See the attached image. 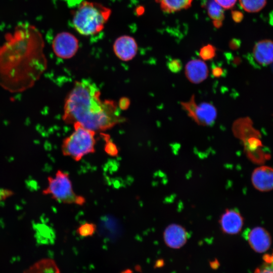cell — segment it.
I'll list each match as a JSON object with an SVG mask.
<instances>
[{"label":"cell","mask_w":273,"mask_h":273,"mask_svg":"<svg viewBox=\"0 0 273 273\" xmlns=\"http://www.w3.org/2000/svg\"><path fill=\"white\" fill-rule=\"evenodd\" d=\"M0 46V85L11 92L32 87L47 68L44 41L39 30L28 24L17 25Z\"/></svg>","instance_id":"1"},{"label":"cell","mask_w":273,"mask_h":273,"mask_svg":"<svg viewBox=\"0 0 273 273\" xmlns=\"http://www.w3.org/2000/svg\"><path fill=\"white\" fill-rule=\"evenodd\" d=\"M101 92L93 82L87 79L77 81L66 97L63 119L67 124L78 123L94 131H103L121 122L116 103L103 100Z\"/></svg>","instance_id":"2"},{"label":"cell","mask_w":273,"mask_h":273,"mask_svg":"<svg viewBox=\"0 0 273 273\" xmlns=\"http://www.w3.org/2000/svg\"><path fill=\"white\" fill-rule=\"evenodd\" d=\"M111 14V10L102 4L84 1L73 13V25L80 34L94 35L103 29Z\"/></svg>","instance_id":"3"},{"label":"cell","mask_w":273,"mask_h":273,"mask_svg":"<svg viewBox=\"0 0 273 273\" xmlns=\"http://www.w3.org/2000/svg\"><path fill=\"white\" fill-rule=\"evenodd\" d=\"M73 125L74 131L63 140L61 150L64 156L79 161L85 156L95 152L96 132L78 123Z\"/></svg>","instance_id":"4"},{"label":"cell","mask_w":273,"mask_h":273,"mask_svg":"<svg viewBox=\"0 0 273 273\" xmlns=\"http://www.w3.org/2000/svg\"><path fill=\"white\" fill-rule=\"evenodd\" d=\"M48 185L42 191V194L49 195L56 201L66 204H76L82 206L85 203V198L77 195L69 174L58 170L54 176L48 177Z\"/></svg>","instance_id":"5"},{"label":"cell","mask_w":273,"mask_h":273,"mask_svg":"<svg viewBox=\"0 0 273 273\" xmlns=\"http://www.w3.org/2000/svg\"><path fill=\"white\" fill-rule=\"evenodd\" d=\"M183 110L197 124L207 126L213 125L216 119L217 112L214 106L209 103L197 104L195 95L187 102L180 103Z\"/></svg>","instance_id":"6"},{"label":"cell","mask_w":273,"mask_h":273,"mask_svg":"<svg viewBox=\"0 0 273 273\" xmlns=\"http://www.w3.org/2000/svg\"><path fill=\"white\" fill-rule=\"evenodd\" d=\"M55 55L62 59H69L75 55L78 49V41L72 34L63 32L54 38L52 42Z\"/></svg>","instance_id":"7"},{"label":"cell","mask_w":273,"mask_h":273,"mask_svg":"<svg viewBox=\"0 0 273 273\" xmlns=\"http://www.w3.org/2000/svg\"><path fill=\"white\" fill-rule=\"evenodd\" d=\"M218 223L221 231L227 235H237L244 225V218L235 208H227L220 215Z\"/></svg>","instance_id":"8"},{"label":"cell","mask_w":273,"mask_h":273,"mask_svg":"<svg viewBox=\"0 0 273 273\" xmlns=\"http://www.w3.org/2000/svg\"><path fill=\"white\" fill-rule=\"evenodd\" d=\"M185 228L177 223H171L164 230L163 238L165 245L172 249H177L183 247L189 238Z\"/></svg>","instance_id":"9"},{"label":"cell","mask_w":273,"mask_h":273,"mask_svg":"<svg viewBox=\"0 0 273 273\" xmlns=\"http://www.w3.org/2000/svg\"><path fill=\"white\" fill-rule=\"evenodd\" d=\"M246 238L250 247L257 253L266 252L271 244L270 234L261 226H256L250 230L247 234Z\"/></svg>","instance_id":"10"},{"label":"cell","mask_w":273,"mask_h":273,"mask_svg":"<svg viewBox=\"0 0 273 273\" xmlns=\"http://www.w3.org/2000/svg\"><path fill=\"white\" fill-rule=\"evenodd\" d=\"M138 44L131 36L123 35L119 37L113 44V51L116 56L121 60L128 61L136 55Z\"/></svg>","instance_id":"11"},{"label":"cell","mask_w":273,"mask_h":273,"mask_svg":"<svg viewBox=\"0 0 273 273\" xmlns=\"http://www.w3.org/2000/svg\"><path fill=\"white\" fill-rule=\"evenodd\" d=\"M253 186L258 191L265 192L273 190V168L261 166L254 169L251 177Z\"/></svg>","instance_id":"12"},{"label":"cell","mask_w":273,"mask_h":273,"mask_svg":"<svg viewBox=\"0 0 273 273\" xmlns=\"http://www.w3.org/2000/svg\"><path fill=\"white\" fill-rule=\"evenodd\" d=\"M185 73L187 79L192 83H200L208 76V68L205 62L201 59H193L185 66Z\"/></svg>","instance_id":"13"},{"label":"cell","mask_w":273,"mask_h":273,"mask_svg":"<svg viewBox=\"0 0 273 273\" xmlns=\"http://www.w3.org/2000/svg\"><path fill=\"white\" fill-rule=\"evenodd\" d=\"M253 55L256 62L262 66L273 62V40L263 39L257 42L253 49Z\"/></svg>","instance_id":"14"},{"label":"cell","mask_w":273,"mask_h":273,"mask_svg":"<svg viewBox=\"0 0 273 273\" xmlns=\"http://www.w3.org/2000/svg\"><path fill=\"white\" fill-rule=\"evenodd\" d=\"M23 273H60V271L54 260L44 258L33 263Z\"/></svg>","instance_id":"15"},{"label":"cell","mask_w":273,"mask_h":273,"mask_svg":"<svg viewBox=\"0 0 273 273\" xmlns=\"http://www.w3.org/2000/svg\"><path fill=\"white\" fill-rule=\"evenodd\" d=\"M193 0H155L162 11L173 13L191 7Z\"/></svg>","instance_id":"16"},{"label":"cell","mask_w":273,"mask_h":273,"mask_svg":"<svg viewBox=\"0 0 273 273\" xmlns=\"http://www.w3.org/2000/svg\"><path fill=\"white\" fill-rule=\"evenodd\" d=\"M207 11L216 27H219L224 18V9L214 0H209L207 4Z\"/></svg>","instance_id":"17"},{"label":"cell","mask_w":273,"mask_h":273,"mask_svg":"<svg viewBox=\"0 0 273 273\" xmlns=\"http://www.w3.org/2000/svg\"><path fill=\"white\" fill-rule=\"evenodd\" d=\"M241 8L250 13H257L266 6L267 0H239Z\"/></svg>","instance_id":"18"},{"label":"cell","mask_w":273,"mask_h":273,"mask_svg":"<svg viewBox=\"0 0 273 273\" xmlns=\"http://www.w3.org/2000/svg\"><path fill=\"white\" fill-rule=\"evenodd\" d=\"M254 273H273V252L263 256V262L257 267Z\"/></svg>","instance_id":"19"},{"label":"cell","mask_w":273,"mask_h":273,"mask_svg":"<svg viewBox=\"0 0 273 273\" xmlns=\"http://www.w3.org/2000/svg\"><path fill=\"white\" fill-rule=\"evenodd\" d=\"M96 225L92 222H85L80 224L76 230V233L81 237L92 236L96 231Z\"/></svg>","instance_id":"20"},{"label":"cell","mask_w":273,"mask_h":273,"mask_svg":"<svg viewBox=\"0 0 273 273\" xmlns=\"http://www.w3.org/2000/svg\"><path fill=\"white\" fill-rule=\"evenodd\" d=\"M199 55L203 61L211 60L215 56L216 49L212 44H207L201 48Z\"/></svg>","instance_id":"21"},{"label":"cell","mask_w":273,"mask_h":273,"mask_svg":"<svg viewBox=\"0 0 273 273\" xmlns=\"http://www.w3.org/2000/svg\"><path fill=\"white\" fill-rule=\"evenodd\" d=\"M167 66L171 72L177 73L181 70L183 64L179 59H174L169 60L167 62Z\"/></svg>","instance_id":"22"},{"label":"cell","mask_w":273,"mask_h":273,"mask_svg":"<svg viewBox=\"0 0 273 273\" xmlns=\"http://www.w3.org/2000/svg\"><path fill=\"white\" fill-rule=\"evenodd\" d=\"M238 0H214L224 10L231 9L234 7Z\"/></svg>","instance_id":"23"},{"label":"cell","mask_w":273,"mask_h":273,"mask_svg":"<svg viewBox=\"0 0 273 273\" xmlns=\"http://www.w3.org/2000/svg\"><path fill=\"white\" fill-rule=\"evenodd\" d=\"M105 151L111 156H116L118 155V150L115 145L112 143H108L106 145Z\"/></svg>","instance_id":"24"},{"label":"cell","mask_w":273,"mask_h":273,"mask_svg":"<svg viewBox=\"0 0 273 273\" xmlns=\"http://www.w3.org/2000/svg\"><path fill=\"white\" fill-rule=\"evenodd\" d=\"M211 72L214 77L218 78L223 75L224 70L221 67L215 65L212 67Z\"/></svg>","instance_id":"25"},{"label":"cell","mask_w":273,"mask_h":273,"mask_svg":"<svg viewBox=\"0 0 273 273\" xmlns=\"http://www.w3.org/2000/svg\"><path fill=\"white\" fill-rule=\"evenodd\" d=\"M13 195V192L11 190L0 189V201L6 199Z\"/></svg>","instance_id":"26"},{"label":"cell","mask_w":273,"mask_h":273,"mask_svg":"<svg viewBox=\"0 0 273 273\" xmlns=\"http://www.w3.org/2000/svg\"><path fill=\"white\" fill-rule=\"evenodd\" d=\"M232 17L233 20L237 22H239L242 20L243 15V14L239 11H234L232 13Z\"/></svg>","instance_id":"27"}]
</instances>
